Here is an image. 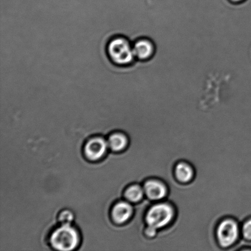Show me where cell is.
<instances>
[{
  "label": "cell",
  "instance_id": "1",
  "mask_svg": "<svg viewBox=\"0 0 251 251\" xmlns=\"http://www.w3.org/2000/svg\"><path fill=\"white\" fill-rule=\"evenodd\" d=\"M106 51L108 57L115 65L127 67L136 60L132 44L125 36H116L110 39Z\"/></svg>",
  "mask_w": 251,
  "mask_h": 251
},
{
  "label": "cell",
  "instance_id": "2",
  "mask_svg": "<svg viewBox=\"0 0 251 251\" xmlns=\"http://www.w3.org/2000/svg\"><path fill=\"white\" fill-rule=\"evenodd\" d=\"M80 237L77 230L71 225H63L54 231L50 237L51 246L59 251H72L79 244Z\"/></svg>",
  "mask_w": 251,
  "mask_h": 251
},
{
  "label": "cell",
  "instance_id": "3",
  "mask_svg": "<svg viewBox=\"0 0 251 251\" xmlns=\"http://www.w3.org/2000/svg\"><path fill=\"white\" fill-rule=\"evenodd\" d=\"M173 207L166 203H159L152 206L145 216L147 227L157 230L166 227L174 217Z\"/></svg>",
  "mask_w": 251,
  "mask_h": 251
},
{
  "label": "cell",
  "instance_id": "4",
  "mask_svg": "<svg viewBox=\"0 0 251 251\" xmlns=\"http://www.w3.org/2000/svg\"><path fill=\"white\" fill-rule=\"evenodd\" d=\"M240 230L238 223L227 219L219 224L216 235L219 245L222 248H228L235 244L239 237Z\"/></svg>",
  "mask_w": 251,
  "mask_h": 251
},
{
  "label": "cell",
  "instance_id": "5",
  "mask_svg": "<svg viewBox=\"0 0 251 251\" xmlns=\"http://www.w3.org/2000/svg\"><path fill=\"white\" fill-rule=\"evenodd\" d=\"M133 50L136 60L145 61L150 60L156 51L153 42L146 37H140L132 44Z\"/></svg>",
  "mask_w": 251,
  "mask_h": 251
},
{
  "label": "cell",
  "instance_id": "6",
  "mask_svg": "<svg viewBox=\"0 0 251 251\" xmlns=\"http://www.w3.org/2000/svg\"><path fill=\"white\" fill-rule=\"evenodd\" d=\"M108 144L100 137L91 139L86 144L85 153L88 159L96 161L104 156L107 149Z\"/></svg>",
  "mask_w": 251,
  "mask_h": 251
},
{
  "label": "cell",
  "instance_id": "7",
  "mask_svg": "<svg viewBox=\"0 0 251 251\" xmlns=\"http://www.w3.org/2000/svg\"><path fill=\"white\" fill-rule=\"evenodd\" d=\"M145 195L151 201H160L167 195V188L162 182L156 179H150L145 182L144 185Z\"/></svg>",
  "mask_w": 251,
  "mask_h": 251
},
{
  "label": "cell",
  "instance_id": "8",
  "mask_svg": "<svg viewBox=\"0 0 251 251\" xmlns=\"http://www.w3.org/2000/svg\"><path fill=\"white\" fill-rule=\"evenodd\" d=\"M132 214V206L125 201L116 204L112 210V218L115 222L119 224L126 222L131 217Z\"/></svg>",
  "mask_w": 251,
  "mask_h": 251
},
{
  "label": "cell",
  "instance_id": "9",
  "mask_svg": "<svg viewBox=\"0 0 251 251\" xmlns=\"http://www.w3.org/2000/svg\"><path fill=\"white\" fill-rule=\"evenodd\" d=\"M176 178L179 183H188L193 180L194 172L193 167L186 162H178L174 169Z\"/></svg>",
  "mask_w": 251,
  "mask_h": 251
},
{
  "label": "cell",
  "instance_id": "10",
  "mask_svg": "<svg viewBox=\"0 0 251 251\" xmlns=\"http://www.w3.org/2000/svg\"><path fill=\"white\" fill-rule=\"evenodd\" d=\"M128 140L125 135L121 133H115L109 137L108 145L115 151H120L127 147Z\"/></svg>",
  "mask_w": 251,
  "mask_h": 251
},
{
  "label": "cell",
  "instance_id": "11",
  "mask_svg": "<svg viewBox=\"0 0 251 251\" xmlns=\"http://www.w3.org/2000/svg\"><path fill=\"white\" fill-rule=\"evenodd\" d=\"M144 194V188L139 185H132L126 189L125 195L130 202L136 203L142 200Z\"/></svg>",
  "mask_w": 251,
  "mask_h": 251
},
{
  "label": "cell",
  "instance_id": "12",
  "mask_svg": "<svg viewBox=\"0 0 251 251\" xmlns=\"http://www.w3.org/2000/svg\"><path fill=\"white\" fill-rule=\"evenodd\" d=\"M74 220V215L70 211L65 210L60 213L59 216V221L63 225H71Z\"/></svg>",
  "mask_w": 251,
  "mask_h": 251
},
{
  "label": "cell",
  "instance_id": "13",
  "mask_svg": "<svg viewBox=\"0 0 251 251\" xmlns=\"http://www.w3.org/2000/svg\"><path fill=\"white\" fill-rule=\"evenodd\" d=\"M242 231L243 237L246 240L251 241V219L243 224Z\"/></svg>",
  "mask_w": 251,
  "mask_h": 251
},
{
  "label": "cell",
  "instance_id": "14",
  "mask_svg": "<svg viewBox=\"0 0 251 251\" xmlns=\"http://www.w3.org/2000/svg\"><path fill=\"white\" fill-rule=\"evenodd\" d=\"M230 1L233 2V3H240V2H242L245 0H230Z\"/></svg>",
  "mask_w": 251,
  "mask_h": 251
}]
</instances>
